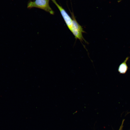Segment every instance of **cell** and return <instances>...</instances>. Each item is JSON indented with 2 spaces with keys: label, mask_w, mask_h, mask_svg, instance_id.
I'll return each mask as SVG.
<instances>
[{
  "label": "cell",
  "mask_w": 130,
  "mask_h": 130,
  "mask_svg": "<svg viewBox=\"0 0 130 130\" xmlns=\"http://www.w3.org/2000/svg\"><path fill=\"white\" fill-rule=\"evenodd\" d=\"M51 0L59 10L67 26L70 30L72 24V19L70 17L65 10L57 3L55 0Z\"/></svg>",
  "instance_id": "3957f363"
},
{
  "label": "cell",
  "mask_w": 130,
  "mask_h": 130,
  "mask_svg": "<svg viewBox=\"0 0 130 130\" xmlns=\"http://www.w3.org/2000/svg\"><path fill=\"white\" fill-rule=\"evenodd\" d=\"M129 58V57H127L124 62L119 65L118 71L120 74H124L126 72L128 69L126 63Z\"/></svg>",
  "instance_id": "277c9868"
},
{
  "label": "cell",
  "mask_w": 130,
  "mask_h": 130,
  "mask_svg": "<svg viewBox=\"0 0 130 130\" xmlns=\"http://www.w3.org/2000/svg\"><path fill=\"white\" fill-rule=\"evenodd\" d=\"M72 23L70 31L74 35L75 38L78 39L80 41L84 40L82 33L84 31L81 26L78 22L73 13L71 12Z\"/></svg>",
  "instance_id": "7a4b0ae2"
},
{
  "label": "cell",
  "mask_w": 130,
  "mask_h": 130,
  "mask_svg": "<svg viewBox=\"0 0 130 130\" xmlns=\"http://www.w3.org/2000/svg\"><path fill=\"white\" fill-rule=\"evenodd\" d=\"M50 0H35L33 1H30L28 3L27 7L31 8L36 7L47 12L51 14H53L54 12L49 4Z\"/></svg>",
  "instance_id": "6da1fadb"
}]
</instances>
